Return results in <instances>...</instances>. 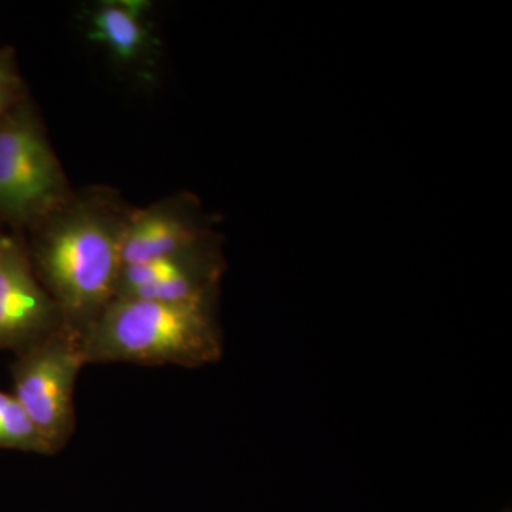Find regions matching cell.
I'll list each match as a JSON object with an SVG mask.
<instances>
[{
	"mask_svg": "<svg viewBox=\"0 0 512 512\" xmlns=\"http://www.w3.org/2000/svg\"><path fill=\"white\" fill-rule=\"evenodd\" d=\"M131 211L114 192H73L62 208L28 231L37 278L64 325L82 335L116 299Z\"/></svg>",
	"mask_w": 512,
	"mask_h": 512,
	"instance_id": "6da1fadb",
	"label": "cell"
},
{
	"mask_svg": "<svg viewBox=\"0 0 512 512\" xmlns=\"http://www.w3.org/2000/svg\"><path fill=\"white\" fill-rule=\"evenodd\" d=\"M208 302L116 298L83 333L87 363L200 366L220 343Z\"/></svg>",
	"mask_w": 512,
	"mask_h": 512,
	"instance_id": "7a4b0ae2",
	"label": "cell"
},
{
	"mask_svg": "<svg viewBox=\"0 0 512 512\" xmlns=\"http://www.w3.org/2000/svg\"><path fill=\"white\" fill-rule=\"evenodd\" d=\"M72 195L28 94L0 121V227L29 231Z\"/></svg>",
	"mask_w": 512,
	"mask_h": 512,
	"instance_id": "3957f363",
	"label": "cell"
},
{
	"mask_svg": "<svg viewBox=\"0 0 512 512\" xmlns=\"http://www.w3.org/2000/svg\"><path fill=\"white\" fill-rule=\"evenodd\" d=\"M18 353L12 366L13 396L55 454L74 430V390L87 365L82 333L62 325Z\"/></svg>",
	"mask_w": 512,
	"mask_h": 512,
	"instance_id": "277c9868",
	"label": "cell"
},
{
	"mask_svg": "<svg viewBox=\"0 0 512 512\" xmlns=\"http://www.w3.org/2000/svg\"><path fill=\"white\" fill-rule=\"evenodd\" d=\"M64 325L52 296L37 278L20 232L0 245V349L22 350Z\"/></svg>",
	"mask_w": 512,
	"mask_h": 512,
	"instance_id": "5b68a950",
	"label": "cell"
},
{
	"mask_svg": "<svg viewBox=\"0 0 512 512\" xmlns=\"http://www.w3.org/2000/svg\"><path fill=\"white\" fill-rule=\"evenodd\" d=\"M150 10L151 3L143 0L101 2L84 15V32L120 66L150 72L160 46L148 20Z\"/></svg>",
	"mask_w": 512,
	"mask_h": 512,
	"instance_id": "8992f818",
	"label": "cell"
},
{
	"mask_svg": "<svg viewBox=\"0 0 512 512\" xmlns=\"http://www.w3.org/2000/svg\"><path fill=\"white\" fill-rule=\"evenodd\" d=\"M200 228L188 215L181 200L158 201L143 210L131 211L121 259L123 266L181 254L200 247Z\"/></svg>",
	"mask_w": 512,
	"mask_h": 512,
	"instance_id": "52a82bcc",
	"label": "cell"
},
{
	"mask_svg": "<svg viewBox=\"0 0 512 512\" xmlns=\"http://www.w3.org/2000/svg\"><path fill=\"white\" fill-rule=\"evenodd\" d=\"M0 448L50 456L52 451L13 394L0 390Z\"/></svg>",
	"mask_w": 512,
	"mask_h": 512,
	"instance_id": "ba28073f",
	"label": "cell"
},
{
	"mask_svg": "<svg viewBox=\"0 0 512 512\" xmlns=\"http://www.w3.org/2000/svg\"><path fill=\"white\" fill-rule=\"evenodd\" d=\"M26 96L28 90L15 52L10 47H0V121Z\"/></svg>",
	"mask_w": 512,
	"mask_h": 512,
	"instance_id": "9c48e42d",
	"label": "cell"
},
{
	"mask_svg": "<svg viewBox=\"0 0 512 512\" xmlns=\"http://www.w3.org/2000/svg\"><path fill=\"white\" fill-rule=\"evenodd\" d=\"M3 235H5V232H3L2 229H0V245H2Z\"/></svg>",
	"mask_w": 512,
	"mask_h": 512,
	"instance_id": "30bf717a",
	"label": "cell"
}]
</instances>
